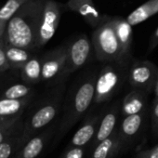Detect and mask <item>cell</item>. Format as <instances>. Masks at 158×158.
<instances>
[{
  "label": "cell",
  "mask_w": 158,
  "mask_h": 158,
  "mask_svg": "<svg viewBox=\"0 0 158 158\" xmlns=\"http://www.w3.org/2000/svg\"><path fill=\"white\" fill-rule=\"evenodd\" d=\"M96 79L97 75L90 73L72 87L63 102V114L54 137V145L58 144L89 111L94 102Z\"/></svg>",
  "instance_id": "cell-1"
},
{
  "label": "cell",
  "mask_w": 158,
  "mask_h": 158,
  "mask_svg": "<svg viewBox=\"0 0 158 158\" xmlns=\"http://www.w3.org/2000/svg\"><path fill=\"white\" fill-rule=\"evenodd\" d=\"M45 1L29 0L8 22L5 34L11 47L24 49L37 47Z\"/></svg>",
  "instance_id": "cell-2"
},
{
  "label": "cell",
  "mask_w": 158,
  "mask_h": 158,
  "mask_svg": "<svg viewBox=\"0 0 158 158\" xmlns=\"http://www.w3.org/2000/svg\"><path fill=\"white\" fill-rule=\"evenodd\" d=\"M91 42L96 58L100 61L125 63L127 59L123 52L109 17L95 28L91 36Z\"/></svg>",
  "instance_id": "cell-3"
},
{
  "label": "cell",
  "mask_w": 158,
  "mask_h": 158,
  "mask_svg": "<svg viewBox=\"0 0 158 158\" xmlns=\"http://www.w3.org/2000/svg\"><path fill=\"white\" fill-rule=\"evenodd\" d=\"M62 89H59L57 93L53 97H51V99L42 103L31 114L29 119L23 125L22 134L23 145L30 138L42 131V129H44L55 119L62 105Z\"/></svg>",
  "instance_id": "cell-4"
},
{
  "label": "cell",
  "mask_w": 158,
  "mask_h": 158,
  "mask_svg": "<svg viewBox=\"0 0 158 158\" xmlns=\"http://www.w3.org/2000/svg\"><path fill=\"white\" fill-rule=\"evenodd\" d=\"M126 78L125 64L114 62L104 66L97 75L95 84V104L109 102L119 91Z\"/></svg>",
  "instance_id": "cell-5"
},
{
  "label": "cell",
  "mask_w": 158,
  "mask_h": 158,
  "mask_svg": "<svg viewBox=\"0 0 158 158\" xmlns=\"http://www.w3.org/2000/svg\"><path fill=\"white\" fill-rule=\"evenodd\" d=\"M127 79L133 89L150 93L158 81V67L149 60L133 61L127 72Z\"/></svg>",
  "instance_id": "cell-6"
},
{
  "label": "cell",
  "mask_w": 158,
  "mask_h": 158,
  "mask_svg": "<svg viewBox=\"0 0 158 158\" xmlns=\"http://www.w3.org/2000/svg\"><path fill=\"white\" fill-rule=\"evenodd\" d=\"M92 48L91 40L85 35L73 39L67 46L65 75L79 70L89 61Z\"/></svg>",
  "instance_id": "cell-7"
},
{
  "label": "cell",
  "mask_w": 158,
  "mask_h": 158,
  "mask_svg": "<svg viewBox=\"0 0 158 158\" xmlns=\"http://www.w3.org/2000/svg\"><path fill=\"white\" fill-rule=\"evenodd\" d=\"M61 17L60 5L55 0H45L37 47L45 46L55 35Z\"/></svg>",
  "instance_id": "cell-8"
},
{
  "label": "cell",
  "mask_w": 158,
  "mask_h": 158,
  "mask_svg": "<svg viewBox=\"0 0 158 158\" xmlns=\"http://www.w3.org/2000/svg\"><path fill=\"white\" fill-rule=\"evenodd\" d=\"M147 111L124 116L117 126V130L125 143L126 149H129L139 138L146 121Z\"/></svg>",
  "instance_id": "cell-9"
},
{
  "label": "cell",
  "mask_w": 158,
  "mask_h": 158,
  "mask_svg": "<svg viewBox=\"0 0 158 158\" xmlns=\"http://www.w3.org/2000/svg\"><path fill=\"white\" fill-rule=\"evenodd\" d=\"M66 61L67 46L59 47L48 53L42 60L43 80H51L59 75H65Z\"/></svg>",
  "instance_id": "cell-10"
},
{
  "label": "cell",
  "mask_w": 158,
  "mask_h": 158,
  "mask_svg": "<svg viewBox=\"0 0 158 158\" xmlns=\"http://www.w3.org/2000/svg\"><path fill=\"white\" fill-rule=\"evenodd\" d=\"M121 112V104L119 102L114 103L103 113L102 120L100 122L98 130L92 139L91 143L88 148V152L91 151L97 144H99L103 139H107L113 134V132L117 127V121Z\"/></svg>",
  "instance_id": "cell-11"
},
{
  "label": "cell",
  "mask_w": 158,
  "mask_h": 158,
  "mask_svg": "<svg viewBox=\"0 0 158 158\" xmlns=\"http://www.w3.org/2000/svg\"><path fill=\"white\" fill-rule=\"evenodd\" d=\"M56 131L57 128L55 127H50L35 134L19 149L15 158H37L53 135L56 134Z\"/></svg>",
  "instance_id": "cell-12"
},
{
  "label": "cell",
  "mask_w": 158,
  "mask_h": 158,
  "mask_svg": "<svg viewBox=\"0 0 158 158\" xmlns=\"http://www.w3.org/2000/svg\"><path fill=\"white\" fill-rule=\"evenodd\" d=\"M104 112H101L99 114L89 115L83 122L75 133L73 135L72 139L68 146L72 147H86L89 148L91 143L94 136L98 130L100 122L103 115Z\"/></svg>",
  "instance_id": "cell-13"
},
{
  "label": "cell",
  "mask_w": 158,
  "mask_h": 158,
  "mask_svg": "<svg viewBox=\"0 0 158 158\" xmlns=\"http://www.w3.org/2000/svg\"><path fill=\"white\" fill-rule=\"evenodd\" d=\"M126 151L125 143L116 127L111 136L89 152V158H115Z\"/></svg>",
  "instance_id": "cell-14"
},
{
  "label": "cell",
  "mask_w": 158,
  "mask_h": 158,
  "mask_svg": "<svg viewBox=\"0 0 158 158\" xmlns=\"http://www.w3.org/2000/svg\"><path fill=\"white\" fill-rule=\"evenodd\" d=\"M149 93L139 89H133L123 99L121 103L122 116L136 114L146 111L147 109V96Z\"/></svg>",
  "instance_id": "cell-15"
},
{
  "label": "cell",
  "mask_w": 158,
  "mask_h": 158,
  "mask_svg": "<svg viewBox=\"0 0 158 158\" xmlns=\"http://www.w3.org/2000/svg\"><path fill=\"white\" fill-rule=\"evenodd\" d=\"M28 100L3 99L0 100V125L13 124L17 121V116L27 104Z\"/></svg>",
  "instance_id": "cell-16"
},
{
  "label": "cell",
  "mask_w": 158,
  "mask_h": 158,
  "mask_svg": "<svg viewBox=\"0 0 158 158\" xmlns=\"http://www.w3.org/2000/svg\"><path fill=\"white\" fill-rule=\"evenodd\" d=\"M110 22L121 44L123 52L125 56L127 58L130 52V48L132 45V38H133L132 25L127 21V19H123L120 17L110 18Z\"/></svg>",
  "instance_id": "cell-17"
},
{
  "label": "cell",
  "mask_w": 158,
  "mask_h": 158,
  "mask_svg": "<svg viewBox=\"0 0 158 158\" xmlns=\"http://www.w3.org/2000/svg\"><path fill=\"white\" fill-rule=\"evenodd\" d=\"M158 13V0H148L144 4L135 9L127 17V21L132 25H138Z\"/></svg>",
  "instance_id": "cell-18"
},
{
  "label": "cell",
  "mask_w": 158,
  "mask_h": 158,
  "mask_svg": "<svg viewBox=\"0 0 158 158\" xmlns=\"http://www.w3.org/2000/svg\"><path fill=\"white\" fill-rule=\"evenodd\" d=\"M74 12L80 14L83 19L92 27L96 28L104 21L107 20L108 17L102 15L98 9L95 7L94 2H86L78 5L74 10Z\"/></svg>",
  "instance_id": "cell-19"
},
{
  "label": "cell",
  "mask_w": 158,
  "mask_h": 158,
  "mask_svg": "<svg viewBox=\"0 0 158 158\" xmlns=\"http://www.w3.org/2000/svg\"><path fill=\"white\" fill-rule=\"evenodd\" d=\"M28 1L29 0H8L0 9V38L5 34L8 22Z\"/></svg>",
  "instance_id": "cell-20"
},
{
  "label": "cell",
  "mask_w": 158,
  "mask_h": 158,
  "mask_svg": "<svg viewBox=\"0 0 158 158\" xmlns=\"http://www.w3.org/2000/svg\"><path fill=\"white\" fill-rule=\"evenodd\" d=\"M23 77L26 81L31 83L37 82L42 78V61L36 58L30 59L23 64Z\"/></svg>",
  "instance_id": "cell-21"
},
{
  "label": "cell",
  "mask_w": 158,
  "mask_h": 158,
  "mask_svg": "<svg viewBox=\"0 0 158 158\" xmlns=\"http://www.w3.org/2000/svg\"><path fill=\"white\" fill-rule=\"evenodd\" d=\"M22 135L12 136L0 143V158H10L22 147Z\"/></svg>",
  "instance_id": "cell-22"
},
{
  "label": "cell",
  "mask_w": 158,
  "mask_h": 158,
  "mask_svg": "<svg viewBox=\"0 0 158 158\" xmlns=\"http://www.w3.org/2000/svg\"><path fill=\"white\" fill-rule=\"evenodd\" d=\"M6 55L10 62L16 65H23L30 60V55L24 48L17 47H10L6 50Z\"/></svg>",
  "instance_id": "cell-23"
},
{
  "label": "cell",
  "mask_w": 158,
  "mask_h": 158,
  "mask_svg": "<svg viewBox=\"0 0 158 158\" xmlns=\"http://www.w3.org/2000/svg\"><path fill=\"white\" fill-rule=\"evenodd\" d=\"M31 89L25 85H14L8 89L4 94V97L7 99H13V100H20L23 99L29 95Z\"/></svg>",
  "instance_id": "cell-24"
},
{
  "label": "cell",
  "mask_w": 158,
  "mask_h": 158,
  "mask_svg": "<svg viewBox=\"0 0 158 158\" xmlns=\"http://www.w3.org/2000/svg\"><path fill=\"white\" fill-rule=\"evenodd\" d=\"M23 129V127L20 129V126H18L16 123L0 125V143L12 136L22 135Z\"/></svg>",
  "instance_id": "cell-25"
},
{
  "label": "cell",
  "mask_w": 158,
  "mask_h": 158,
  "mask_svg": "<svg viewBox=\"0 0 158 158\" xmlns=\"http://www.w3.org/2000/svg\"><path fill=\"white\" fill-rule=\"evenodd\" d=\"M151 132L153 139H158V98H155L152 102L151 111Z\"/></svg>",
  "instance_id": "cell-26"
},
{
  "label": "cell",
  "mask_w": 158,
  "mask_h": 158,
  "mask_svg": "<svg viewBox=\"0 0 158 158\" xmlns=\"http://www.w3.org/2000/svg\"><path fill=\"white\" fill-rule=\"evenodd\" d=\"M87 152H88V148L86 147L67 146L59 158H85Z\"/></svg>",
  "instance_id": "cell-27"
},
{
  "label": "cell",
  "mask_w": 158,
  "mask_h": 158,
  "mask_svg": "<svg viewBox=\"0 0 158 158\" xmlns=\"http://www.w3.org/2000/svg\"><path fill=\"white\" fill-rule=\"evenodd\" d=\"M136 158H158V142L152 148L139 151Z\"/></svg>",
  "instance_id": "cell-28"
},
{
  "label": "cell",
  "mask_w": 158,
  "mask_h": 158,
  "mask_svg": "<svg viewBox=\"0 0 158 158\" xmlns=\"http://www.w3.org/2000/svg\"><path fill=\"white\" fill-rule=\"evenodd\" d=\"M158 46V27L155 29L154 33L152 34L151 39H150V42H149V52L152 51L156 47Z\"/></svg>",
  "instance_id": "cell-29"
},
{
  "label": "cell",
  "mask_w": 158,
  "mask_h": 158,
  "mask_svg": "<svg viewBox=\"0 0 158 158\" xmlns=\"http://www.w3.org/2000/svg\"><path fill=\"white\" fill-rule=\"evenodd\" d=\"M86 2H93V0H68L67 2V8L73 11V10L82 3H86Z\"/></svg>",
  "instance_id": "cell-30"
},
{
  "label": "cell",
  "mask_w": 158,
  "mask_h": 158,
  "mask_svg": "<svg viewBox=\"0 0 158 158\" xmlns=\"http://www.w3.org/2000/svg\"><path fill=\"white\" fill-rule=\"evenodd\" d=\"M7 67H9V60L6 52L0 48V69H7Z\"/></svg>",
  "instance_id": "cell-31"
},
{
  "label": "cell",
  "mask_w": 158,
  "mask_h": 158,
  "mask_svg": "<svg viewBox=\"0 0 158 158\" xmlns=\"http://www.w3.org/2000/svg\"><path fill=\"white\" fill-rule=\"evenodd\" d=\"M153 92H154L155 98H158V81H157V83L155 84V87H154Z\"/></svg>",
  "instance_id": "cell-32"
}]
</instances>
